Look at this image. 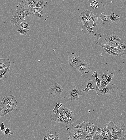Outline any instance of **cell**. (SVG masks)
<instances>
[{"instance_id": "obj_1", "label": "cell", "mask_w": 126, "mask_h": 140, "mask_svg": "<svg viewBox=\"0 0 126 140\" xmlns=\"http://www.w3.org/2000/svg\"><path fill=\"white\" fill-rule=\"evenodd\" d=\"M106 125L108 127L111 133V136L112 140H125L126 132L124 124L119 123V122L116 123L110 121Z\"/></svg>"}, {"instance_id": "obj_2", "label": "cell", "mask_w": 126, "mask_h": 140, "mask_svg": "<svg viewBox=\"0 0 126 140\" xmlns=\"http://www.w3.org/2000/svg\"><path fill=\"white\" fill-rule=\"evenodd\" d=\"M111 133L108 126L104 128L101 127L99 128L97 127L95 135L93 136V140H112Z\"/></svg>"}, {"instance_id": "obj_3", "label": "cell", "mask_w": 126, "mask_h": 140, "mask_svg": "<svg viewBox=\"0 0 126 140\" xmlns=\"http://www.w3.org/2000/svg\"><path fill=\"white\" fill-rule=\"evenodd\" d=\"M82 95L81 91L76 86H73L69 88L68 96L70 101H76L79 100Z\"/></svg>"}, {"instance_id": "obj_4", "label": "cell", "mask_w": 126, "mask_h": 140, "mask_svg": "<svg viewBox=\"0 0 126 140\" xmlns=\"http://www.w3.org/2000/svg\"><path fill=\"white\" fill-rule=\"evenodd\" d=\"M118 90V86L117 85L109 84L102 90L99 89L98 88H95L98 96H99L103 95L111 94L112 92H115Z\"/></svg>"}, {"instance_id": "obj_5", "label": "cell", "mask_w": 126, "mask_h": 140, "mask_svg": "<svg viewBox=\"0 0 126 140\" xmlns=\"http://www.w3.org/2000/svg\"><path fill=\"white\" fill-rule=\"evenodd\" d=\"M75 68L82 74L88 73L91 70L89 63L86 61H81L75 67Z\"/></svg>"}, {"instance_id": "obj_6", "label": "cell", "mask_w": 126, "mask_h": 140, "mask_svg": "<svg viewBox=\"0 0 126 140\" xmlns=\"http://www.w3.org/2000/svg\"><path fill=\"white\" fill-rule=\"evenodd\" d=\"M82 129L84 133L82 134L80 140H86V137L90 132L92 131L94 125L93 123L83 122H82Z\"/></svg>"}, {"instance_id": "obj_7", "label": "cell", "mask_w": 126, "mask_h": 140, "mask_svg": "<svg viewBox=\"0 0 126 140\" xmlns=\"http://www.w3.org/2000/svg\"><path fill=\"white\" fill-rule=\"evenodd\" d=\"M24 18L23 12L16 10L14 18L10 22L13 25L18 26L23 21Z\"/></svg>"}, {"instance_id": "obj_8", "label": "cell", "mask_w": 126, "mask_h": 140, "mask_svg": "<svg viewBox=\"0 0 126 140\" xmlns=\"http://www.w3.org/2000/svg\"><path fill=\"white\" fill-rule=\"evenodd\" d=\"M95 44L98 46L103 48H105L108 49L114 52L117 53L120 55V56H122L124 54H126V50H122L119 49L117 48H114V47L110 46L107 44H102L99 41H95Z\"/></svg>"}, {"instance_id": "obj_9", "label": "cell", "mask_w": 126, "mask_h": 140, "mask_svg": "<svg viewBox=\"0 0 126 140\" xmlns=\"http://www.w3.org/2000/svg\"><path fill=\"white\" fill-rule=\"evenodd\" d=\"M119 37V35L117 33L111 31L107 33L105 40L106 41V43L113 41H117L120 42H124V41L120 39Z\"/></svg>"}, {"instance_id": "obj_10", "label": "cell", "mask_w": 126, "mask_h": 140, "mask_svg": "<svg viewBox=\"0 0 126 140\" xmlns=\"http://www.w3.org/2000/svg\"><path fill=\"white\" fill-rule=\"evenodd\" d=\"M69 65L71 67H75L81 61V58L77 54L72 53L69 58Z\"/></svg>"}, {"instance_id": "obj_11", "label": "cell", "mask_w": 126, "mask_h": 140, "mask_svg": "<svg viewBox=\"0 0 126 140\" xmlns=\"http://www.w3.org/2000/svg\"><path fill=\"white\" fill-rule=\"evenodd\" d=\"M93 28L89 27H85L84 26L82 28V33L84 34H88L90 35L91 37H95L98 40L100 39L101 37V34L99 33L98 34H95L92 29Z\"/></svg>"}, {"instance_id": "obj_12", "label": "cell", "mask_w": 126, "mask_h": 140, "mask_svg": "<svg viewBox=\"0 0 126 140\" xmlns=\"http://www.w3.org/2000/svg\"><path fill=\"white\" fill-rule=\"evenodd\" d=\"M83 12L89 20L93 21V24L92 28H93L94 27L96 26L97 25V22L98 20V17L94 15L91 10H88L87 9H85Z\"/></svg>"}, {"instance_id": "obj_13", "label": "cell", "mask_w": 126, "mask_h": 140, "mask_svg": "<svg viewBox=\"0 0 126 140\" xmlns=\"http://www.w3.org/2000/svg\"><path fill=\"white\" fill-rule=\"evenodd\" d=\"M50 117L51 120L59 123L65 124L67 125L69 124L68 121L65 120L63 117L59 114L58 112L51 115Z\"/></svg>"}, {"instance_id": "obj_14", "label": "cell", "mask_w": 126, "mask_h": 140, "mask_svg": "<svg viewBox=\"0 0 126 140\" xmlns=\"http://www.w3.org/2000/svg\"><path fill=\"white\" fill-rule=\"evenodd\" d=\"M22 3L24 17L28 16L34 15L32 11V8L28 5L27 2L22 1Z\"/></svg>"}, {"instance_id": "obj_15", "label": "cell", "mask_w": 126, "mask_h": 140, "mask_svg": "<svg viewBox=\"0 0 126 140\" xmlns=\"http://www.w3.org/2000/svg\"><path fill=\"white\" fill-rule=\"evenodd\" d=\"M52 93L56 95H61L63 92L62 87L57 83H55L50 88Z\"/></svg>"}, {"instance_id": "obj_16", "label": "cell", "mask_w": 126, "mask_h": 140, "mask_svg": "<svg viewBox=\"0 0 126 140\" xmlns=\"http://www.w3.org/2000/svg\"><path fill=\"white\" fill-rule=\"evenodd\" d=\"M14 96L12 95H7L5 96L2 99L1 104L0 105V107H6Z\"/></svg>"}, {"instance_id": "obj_17", "label": "cell", "mask_w": 126, "mask_h": 140, "mask_svg": "<svg viewBox=\"0 0 126 140\" xmlns=\"http://www.w3.org/2000/svg\"><path fill=\"white\" fill-rule=\"evenodd\" d=\"M10 60L8 58H0V69H5L8 67L10 66Z\"/></svg>"}, {"instance_id": "obj_18", "label": "cell", "mask_w": 126, "mask_h": 140, "mask_svg": "<svg viewBox=\"0 0 126 140\" xmlns=\"http://www.w3.org/2000/svg\"><path fill=\"white\" fill-rule=\"evenodd\" d=\"M79 17L81 18L82 23L84 26L85 27L89 26L90 24V20L84 14L83 11L81 13Z\"/></svg>"}, {"instance_id": "obj_19", "label": "cell", "mask_w": 126, "mask_h": 140, "mask_svg": "<svg viewBox=\"0 0 126 140\" xmlns=\"http://www.w3.org/2000/svg\"><path fill=\"white\" fill-rule=\"evenodd\" d=\"M95 80H91V79H89L88 80V82L86 84L87 87L84 90H82L81 91V92H88L90 90H95V88L93 87L92 85L95 84Z\"/></svg>"}, {"instance_id": "obj_20", "label": "cell", "mask_w": 126, "mask_h": 140, "mask_svg": "<svg viewBox=\"0 0 126 140\" xmlns=\"http://www.w3.org/2000/svg\"><path fill=\"white\" fill-rule=\"evenodd\" d=\"M34 15L37 19L44 21H46L48 18V17L46 16L45 11L43 10L40 12L35 14Z\"/></svg>"}, {"instance_id": "obj_21", "label": "cell", "mask_w": 126, "mask_h": 140, "mask_svg": "<svg viewBox=\"0 0 126 140\" xmlns=\"http://www.w3.org/2000/svg\"><path fill=\"white\" fill-rule=\"evenodd\" d=\"M17 104V101L16 98L14 96V97L7 106L6 107L8 109L14 108L16 109Z\"/></svg>"}, {"instance_id": "obj_22", "label": "cell", "mask_w": 126, "mask_h": 140, "mask_svg": "<svg viewBox=\"0 0 126 140\" xmlns=\"http://www.w3.org/2000/svg\"><path fill=\"white\" fill-rule=\"evenodd\" d=\"M99 18L102 20L104 24H109L111 22L110 20V16L105 15V13H101Z\"/></svg>"}, {"instance_id": "obj_23", "label": "cell", "mask_w": 126, "mask_h": 140, "mask_svg": "<svg viewBox=\"0 0 126 140\" xmlns=\"http://www.w3.org/2000/svg\"><path fill=\"white\" fill-rule=\"evenodd\" d=\"M46 137L48 140H59V136L56 132H52L48 133Z\"/></svg>"}, {"instance_id": "obj_24", "label": "cell", "mask_w": 126, "mask_h": 140, "mask_svg": "<svg viewBox=\"0 0 126 140\" xmlns=\"http://www.w3.org/2000/svg\"><path fill=\"white\" fill-rule=\"evenodd\" d=\"M10 66L8 67L5 69L4 72L1 74H0V82L4 81L8 75L9 70H10Z\"/></svg>"}, {"instance_id": "obj_25", "label": "cell", "mask_w": 126, "mask_h": 140, "mask_svg": "<svg viewBox=\"0 0 126 140\" xmlns=\"http://www.w3.org/2000/svg\"><path fill=\"white\" fill-rule=\"evenodd\" d=\"M97 126L96 125H94L92 131L88 133L86 137V140H93V136L94 135L96 132Z\"/></svg>"}, {"instance_id": "obj_26", "label": "cell", "mask_w": 126, "mask_h": 140, "mask_svg": "<svg viewBox=\"0 0 126 140\" xmlns=\"http://www.w3.org/2000/svg\"><path fill=\"white\" fill-rule=\"evenodd\" d=\"M16 29L18 33L20 35L24 36L27 35L29 31V29H24L19 26H17L16 28Z\"/></svg>"}, {"instance_id": "obj_27", "label": "cell", "mask_w": 126, "mask_h": 140, "mask_svg": "<svg viewBox=\"0 0 126 140\" xmlns=\"http://www.w3.org/2000/svg\"><path fill=\"white\" fill-rule=\"evenodd\" d=\"M70 135L68 137V140H80L81 137L75 133L73 130H71L69 132Z\"/></svg>"}, {"instance_id": "obj_28", "label": "cell", "mask_w": 126, "mask_h": 140, "mask_svg": "<svg viewBox=\"0 0 126 140\" xmlns=\"http://www.w3.org/2000/svg\"><path fill=\"white\" fill-rule=\"evenodd\" d=\"M98 72L97 71L94 72L92 77L95 78L96 81V85L95 87L96 89L99 88L101 80L98 77Z\"/></svg>"}, {"instance_id": "obj_29", "label": "cell", "mask_w": 126, "mask_h": 140, "mask_svg": "<svg viewBox=\"0 0 126 140\" xmlns=\"http://www.w3.org/2000/svg\"><path fill=\"white\" fill-rule=\"evenodd\" d=\"M14 108L8 109L6 107H4L1 111V117H3L9 113L12 112L13 110H15Z\"/></svg>"}, {"instance_id": "obj_30", "label": "cell", "mask_w": 126, "mask_h": 140, "mask_svg": "<svg viewBox=\"0 0 126 140\" xmlns=\"http://www.w3.org/2000/svg\"><path fill=\"white\" fill-rule=\"evenodd\" d=\"M109 71L108 70H106L104 73L101 74L99 77V78L101 80L106 81L109 76Z\"/></svg>"}, {"instance_id": "obj_31", "label": "cell", "mask_w": 126, "mask_h": 140, "mask_svg": "<svg viewBox=\"0 0 126 140\" xmlns=\"http://www.w3.org/2000/svg\"><path fill=\"white\" fill-rule=\"evenodd\" d=\"M103 49L105 52L108 55H110L111 56H113L115 57H117L120 56V55L115 52H114L108 49H106L105 48H103Z\"/></svg>"}, {"instance_id": "obj_32", "label": "cell", "mask_w": 126, "mask_h": 140, "mask_svg": "<svg viewBox=\"0 0 126 140\" xmlns=\"http://www.w3.org/2000/svg\"><path fill=\"white\" fill-rule=\"evenodd\" d=\"M110 18L111 21L115 22L117 21L120 17L118 15H115L114 12H112L110 16Z\"/></svg>"}, {"instance_id": "obj_33", "label": "cell", "mask_w": 126, "mask_h": 140, "mask_svg": "<svg viewBox=\"0 0 126 140\" xmlns=\"http://www.w3.org/2000/svg\"><path fill=\"white\" fill-rule=\"evenodd\" d=\"M47 0H39L35 5V7L44 8L47 4Z\"/></svg>"}, {"instance_id": "obj_34", "label": "cell", "mask_w": 126, "mask_h": 140, "mask_svg": "<svg viewBox=\"0 0 126 140\" xmlns=\"http://www.w3.org/2000/svg\"><path fill=\"white\" fill-rule=\"evenodd\" d=\"M120 42L117 41H109V42L106 43V44L108 45L109 46L114 48H117L118 45Z\"/></svg>"}, {"instance_id": "obj_35", "label": "cell", "mask_w": 126, "mask_h": 140, "mask_svg": "<svg viewBox=\"0 0 126 140\" xmlns=\"http://www.w3.org/2000/svg\"><path fill=\"white\" fill-rule=\"evenodd\" d=\"M19 26L26 29L29 30L30 28L29 22L26 21H23Z\"/></svg>"}, {"instance_id": "obj_36", "label": "cell", "mask_w": 126, "mask_h": 140, "mask_svg": "<svg viewBox=\"0 0 126 140\" xmlns=\"http://www.w3.org/2000/svg\"><path fill=\"white\" fill-rule=\"evenodd\" d=\"M62 108L66 115L67 118L73 115L72 111L70 109H69L67 107H62Z\"/></svg>"}, {"instance_id": "obj_37", "label": "cell", "mask_w": 126, "mask_h": 140, "mask_svg": "<svg viewBox=\"0 0 126 140\" xmlns=\"http://www.w3.org/2000/svg\"><path fill=\"white\" fill-rule=\"evenodd\" d=\"M58 113L60 115L63 117L65 120L68 121V119L65 113L62 108V107H61L58 111Z\"/></svg>"}, {"instance_id": "obj_38", "label": "cell", "mask_w": 126, "mask_h": 140, "mask_svg": "<svg viewBox=\"0 0 126 140\" xmlns=\"http://www.w3.org/2000/svg\"><path fill=\"white\" fill-rule=\"evenodd\" d=\"M28 5L32 8L35 7V5L38 3L37 0H28L27 1Z\"/></svg>"}, {"instance_id": "obj_39", "label": "cell", "mask_w": 126, "mask_h": 140, "mask_svg": "<svg viewBox=\"0 0 126 140\" xmlns=\"http://www.w3.org/2000/svg\"><path fill=\"white\" fill-rule=\"evenodd\" d=\"M71 130L80 137H81L82 134L84 133L83 130L82 129H77L73 128Z\"/></svg>"}, {"instance_id": "obj_40", "label": "cell", "mask_w": 126, "mask_h": 140, "mask_svg": "<svg viewBox=\"0 0 126 140\" xmlns=\"http://www.w3.org/2000/svg\"><path fill=\"white\" fill-rule=\"evenodd\" d=\"M117 49L120 50H126V43L125 41L120 42Z\"/></svg>"}, {"instance_id": "obj_41", "label": "cell", "mask_w": 126, "mask_h": 140, "mask_svg": "<svg viewBox=\"0 0 126 140\" xmlns=\"http://www.w3.org/2000/svg\"><path fill=\"white\" fill-rule=\"evenodd\" d=\"M43 8L35 7L32 8V11L34 14L35 15V14L40 12L41 11L43 10Z\"/></svg>"}, {"instance_id": "obj_42", "label": "cell", "mask_w": 126, "mask_h": 140, "mask_svg": "<svg viewBox=\"0 0 126 140\" xmlns=\"http://www.w3.org/2000/svg\"><path fill=\"white\" fill-rule=\"evenodd\" d=\"M90 5L92 8L95 9H97L99 7L98 4L95 0L91 2Z\"/></svg>"}, {"instance_id": "obj_43", "label": "cell", "mask_w": 126, "mask_h": 140, "mask_svg": "<svg viewBox=\"0 0 126 140\" xmlns=\"http://www.w3.org/2000/svg\"><path fill=\"white\" fill-rule=\"evenodd\" d=\"M63 105V104L61 103L59 104V103H58L57 105L56 106L54 107L53 110V111L54 113H57L59 111V108L60 107H61Z\"/></svg>"}, {"instance_id": "obj_44", "label": "cell", "mask_w": 126, "mask_h": 140, "mask_svg": "<svg viewBox=\"0 0 126 140\" xmlns=\"http://www.w3.org/2000/svg\"><path fill=\"white\" fill-rule=\"evenodd\" d=\"M114 74L113 73H111L110 75H109V76L107 79L106 82L107 84H110V83L111 82L112 80L113 77L114 76Z\"/></svg>"}, {"instance_id": "obj_45", "label": "cell", "mask_w": 126, "mask_h": 140, "mask_svg": "<svg viewBox=\"0 0 126 140\" xmlns=\"http://www.w3.org/2000/svg\"><path fill=\"white\" fill-rule=\"evenodd\" d=\"M69 124H74L75 120L74 116V115H72L67 118Z\"/></svg>"}, {"instance_id": "obj_46", "label": "cell", "mask_w": 126, "mask_h": 140, "mask_svg": "<svg viewBox=\"0 0 126 140\" xmlns=\"http://www.w3.org/2000/svg\"><path fill=\"white\" fill-rule=\"evenodd\" d=\"M107 85L106 81L101 80V81L100 86H99V88L102 89L106 87Z\"/></svg>"}, {"instance_id": "obj_47", "label": "cell", "mask_w": 126, "mask_h": 140, "mask_svg": "<svg viewBox=\"0 0 126 140\" xmlns=\"http://www.w3.org/2000/svg\"><path fill=\"white\" fill-rule=\"evenodd\" d=\"M4 134L5 135H9V136H11L14 134V133L11 132L10 128H5Z\"/></svg>"}, {"instance_id": "obj_48", "label": "cell", "mask_w": 126, "mask_h": 140, "mask_svg": "<svg viewBox=\"0 0 126 140\" xmlns=\"http://www.w3.org/2000/svg\"><path fill=\"white\" fill-rule=\"evenodd\" d=\"M0 128L1 131L4 133L6 128L4 124V122L1 123V122H0Z\"/></svg>"}, {"instance_id": "obj_49", "label": "cell", "mask_w": 126, "mask_h": 140, "mask_svg": "<svg viewBox=\"0 0 126 140\" xmlns=\"http://www.w3.org/2000/svg\"><path fill=\"white\" fill-rule=\"evenodd\" d=\"M82 123H80L77 124L76 126L74 127V128H76V129H82Z\"/></svg>"}, {"instance_id": "obj_50", "label": "cell", "mask_w": 126, "mask_h": 140, "mask_svg": "<svg viewBox=\"0 0 126 140\" xmlns=\"http://www.w3.org/2000/svg\"><path fill=\"white\" fill-rule=\"evenodd\" d=\"M4 107H0V117H1V111Z\"/></svg>"}, {"instance_id": "obj_51", "label": "cell", "mask_w": 126, "mask_h": 140, "mask_svg": "<svg viewBox=\"0 0 126 140\" xmlns=\"http://www.w3.org/2000/svg\"><path fill=\"white\" fill-rule=\"evenodd\" d=\"M5 69H0V74L3 73L4 72Z\"/></svg>"}, {"instance_id": "obj_52", "label": "cell", "mask_w": 126, "mask_h": 140, "mask_svg": "<svg viewBox=\"0 0 126 140\" xmlns=\"http://www.w3.org/2000/svg\"><path fill=\"white\" fill-rule=\"evenodd\" d=\"M43 140H48L47 139L46 137V136H44V138H43Z\"/></svg>"}, {"instance_id": "obj_53", "label": "cell", "mask_w": 126, "mask_h": 140, "mask_svg": "<svg viewBox=\"0 0 126 140\" xmlns=\"http://www.w3.org/2000/svg\"><path fill=\"white\" fill-rule=\"evenodd\" d=\"M125 140H126V138L125 139Z\"/></svg>"}]
</instances>
